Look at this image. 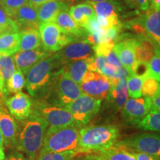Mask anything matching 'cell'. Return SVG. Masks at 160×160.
<instances>
[{"mask_svg": "<svg viewBox=\"0 0 160 160\" xmlns=\"http://www.w3.org/2000/svg\"><path fill=\"white\" fill-rule=\"evenodd\" d=\"M48 128L45 120L33 108L27 119L20 121L15 146L27 156L28 160H35L37 157Z\"/></svg>", "mask_w": 160, "mask_h": 160, "instance_id": "obj_1", "label": "cell"}, {"mask_svg": "<svg viewBox=\"0 0 160 160\" xmlns=\"http://www.w3.org/2000/svg\"><path fill=\"white\" fill-rule=\"evenodd\" d=\"M79 133V153H92L110 148L119 137V128L112 125L85 126Z\"/></svg>", "mask_w": 160, "mask_h": 160, "instance_id": "obj_2", "label": "cell"}, {"mask_svg": "<svg viewBox=\"0 0 160 160\" xmlns=\"http://www.w3.org/2000/svg\"><path fill=\"white\" fill-rule=\"evenodd\" d=\"M62 67L54 53L38 62L26 73L25 86L29 94L33 97H42L52 79Z\"/></svg>", "mask_w": 160, "mask_h": 160, "instance_id": "obj_3", "label": "cell"}, {"mask_svg": "<svg viewBox=\"0 0 160 160\" xmlns=\"http://www.w3.org/2000/svg\"><path fill=\"white\" fill-rule=\"evenodd\" d=\"M81 94L79 85L70 78L62 66L52 79L41 99L65 108Z\"/></svg>", "mask_w": 160, "mask_h": 160, "instance_id": "obj_4", "label": "cell"}, {"mask_svg": "<svg viewBox=\"0 0 160 160\" xmlns=\"http://www.w3.org/2000/svg\"><path fill=\"white\" fill-rule=\"evenodd\" d=\"M79 144V128L75 125L57 128L48 127L39 153H60L67 151L78 152Z\"/></svg>", "mask_w": 160, "mask_h": 160, "instance_id": "obj_5", "label": "cell"}, {"mask_svg": "<svg viewBox=\"0 0 160 160\" xmlns=\"http://www.w3.org/2000/svg\"><path fill=\"white\" fill-rule=\"evenodd\" d=\"M102 101L82 93L79 97L65 106L73 117L78 128L85 127L97 114L101 108Z\"/></svg>", "mask_w": 160, "mask_h": 160, "instance_id": "obj_6", "label": "cell"}, {"mask_svg": "<svg viewBox=\"0 0 160 160\" xmlns=\"http://www.w3.org/2000/svg\"><path fill=\"white\" fill-rule=\"evenodd\" d=\"M113 146L130 152L148 153L158 157L160 156V137L156 133H137L119 140Z\"/></svg>", "mask_w": 160, "mask_h": 160, "instance_id": "obj_7", "label": "cell"}, {"mask_svg": "<svg viewBox=\"0 0 160 160\" xmlns=\"http://www.w3.org/2000/svg\"><path fill=\"white\" fill-rule=\"evenodd\" d=\"M39 31L42 47L51 53L59 51L77 39L74 36L66 34L53 22L40 24Z\"/></svg>", "mask_w": 160, "mask_h": 160, "instance_id": "obj_8", "label": "cell"}, {"mask_svg": "<svg viewBox=\"0 0 160 160\" xmlns=\"http://www.w3.org/2000/svg\"><path fill=\"white\" fill-rule=\"evenodd\" d=\"M33 109L45 120L48 127H63L75 125L73 117L65 108L48 103L39 99L35 102Z\"/></svg>", "mask_w": 160, "mask_h": 160, "instance_id": "obj_9", "label": "cell"}, {"mask_svg": "<svg viewBox=\"0 0 160 160\" xmlns=\"http://www.w3.org/2000/svg\"><path fill=\"white\" fill-rule=\"evenodd\" d=\"M82 93L102 101L111 88L110 78L96 71H88L79 85Z\"/></svg>", "mask_w": 160, "mask_h": 160, "instance_id": "obj_10", "label": "cell"}, {"mask_svg": "<svg viewBox=\"0 0 160 160\" xmlns=\"http://www.w3.org/2000/svg\"><path fill=\"white\" fill-rule=\"evenodd\" d=\"M62 66L77 60L86 59L95 56L93 45L85 41H73L54 53Z\"/></svg>", "mask_w": 160, "mask_h": 160, "instance_id": "obj_11", "label": "cell"}, {"mask_svg": "<svg viewBox=\"0 0 160 160\" xmlns=\"http://www.w3.org/2000/svg\"><path fill=\"white\" fill-rule=\"evenodd\" d=\"M151 98L148 97L128 99L122 109V116L127 122L136 125L151 111Z\"/></svg>", "mask_w": 160, "mask_h": 160, "instance_id": "obj_12", "label": "cell"}, {"mask_svg": "<svg viewBox=\"0 0 160 160\" xmlns=\"http://www.w3.org/2000/svg\"><path fill=\"white\" fill-rule=\"evenodd\" d=\"M5 106L12 117L17 121L27 119L31 113L33 102L28 95L18 92L14 95L5 99Z\"/></svg>", "mask_w": 160, "mask_h": 160, "instance_id": "obj_13", "label": "cell"}, {"mask_svg": "<svg viewBox=\"0 0 160 160\" xmlns=\"http://www.w3.org/2000/svg\"><path fill=\"white\" fill-rule=\"evenodd\" d=\"M53 53L46 51L42 47L29 51H18L12 55L17 69L22 71L24 75L40 60L48 57Z\"/></svg>", "mask_w": 160, "mask_h": 160, "instance_id": "obj_14", "label": "cell"}, {"mask_svg": "<svg viewBox=\"0 0 160 160\" xmlns=\"http://www.w3.org/2000/svg\"><path fill=\"white\" fill-rule=\"evenodd\" d=\"M110 81L111 88L105 99L110 107L119 111L122 109L126 101L128 99L126 80L125 79L110 78Z\"/></svg>", "mask_w": 160, "mask_h": 160, "instance_id": "obj_15", "label": "cell"}, {"mask_svg": "<svg viewBox=\"0 0 160 160\" xmlns=\"http://www.w3.org/2000/svg\"><path fill=\"white\" fill-rule=\"evenodd\" d=\"M18 125L7 107L0 103V131L2 134L4 144L7 146H15L17 141Z\"/></svg>", "mask_w": 160, "mask_h": 160, "instance_id": "obj_16", "label": "cell"}, {"mask_svg": "<svg viewBox=\"0 0 160 160\" xmlns=\"http://www.w3.org/2000/svg\"><path fill=\"white\" fill-rule=\"evenodd\" d=\"M135 39H127L115 44L113 51L119 58L122 65L130 73L136 62L135 52Z\"/></svg>", "mask_w": 160, "mask_h": 160, "instance_id": "obj_17", "label": "cell"}, {"mask_svg": "<svg viewBox=\"0 0 160 160\" xmlns=\"http://www.w3.org/2000/svg\"><path fill=\"white\" fill-rule=\"evenodd\" d=\"M136 60L148 64L156 53L159 52V46L149 37H137L134 46Z\"/></svg>", "mask_w": 160, "mask_h": 160, "instance_id": "obj_18", "label": "cell"}, {"mask_svg": "<svg viewBox=\"0 0 160 160\" xmlns=\"http://www.w3.org/2000/svg\"><path fill=\"white\" fill-rule=\"evenodd\" d=\"M68 9V4L62 0H51L42 4L37 8L38 19L40 24L53 22L61 11Z\"/></svg>", "mask_w": 160, "mask_h": 160, "instance_id": "obj_19", "label": "cell"}, {"mask_svg": "<svg viewBox=\"0 0 160 160\" xmlns=\"http://www.w3.org/2000/svg\"><path fill=\"white\" fill-rule=\"evenodd\" d=\"M54 23L61 29V31L76 37H85L88 34L85 28L79 27L70 15L68 9L61 11L56 18Z\"/></svg>", "mask_w": 160, "mask_h": 160, "instance_id": "obj_20", "label": "cell"}, {"mask_svg": "<svg viewBox=\"0 0 160 160\" xmlns=\"http://www.w3.org/2000/svg\"><path fill=\"white\" fill-rule=\"evenodd\" d=\"M13 19L17 24L19 30L25 27L39 30L40 22L38 19L37 9L30 4L23 5L18 9Z\"/></svg>", "mask_w": 160, "mask_h": 160, "instance_id": "obj_21", "label": "cell"}, {"mask_svg": "<svg viewBox=\"0 0 160 160\" xmlns=\"http://www.w3.org/2000/svg\"><path fill=\"white\" fill-rule=\"evenodd\" d=\"M19 51L39 48L42 46L39 30L25 27L19 30Z\"/></svg>", "mask_w": 160, "mask_h": 160, "instance_id": "obj_22", "label": "cell"}, {"mask_svg": "<svg viewBox=\"0 0 160 160\" xmlns=\"http://www.w3.org/2000/svg\"><path fill=\"white\" fill-rule=\"evenodd\" d=\"M145 27L148 37L159 46L160 43V12L153 8L150 7L146 11Z\"/></svg>", "mask_w": 160, "mask_h": 160, "instance_id": "obj_23", "label": "cell"}, {"mask_svg": "<svg viewBox=\"0 0 160 160\" xmlns=\"http://www.w3.org/2000/svg\"><path fill=\"white\" fill-rule=\"evenodd\" d=\"M88 160H136L131 152L121 148L113 147L92 153L86 157Z\"/></svg>", "mask_w": 160, "mask_h": 160, "instance_id": "obj_24", "label": "cell"}, {"mask_svg": "<svg viewBox=\"0 0 160 160\" xmlns=\"http://www.w3.org/2000/svg\"><path fill=\"white\" fill-rule=\"evenodd\" d=\"M69 13L75 22L82 28H85L90 18L96 16L94 8L88 2L72 6Z\"/></svg>", "mask_w": 160, "mask_h": 160, "instance_id": "obj_25", "label": "cell"}, {"mask_svg": "<svg viewBox=\"0 0 160 160\" xmlns=\"http://www.w3.org/2000/svg\"><path fill=\"white\" fill-rule=\"evenodd\" d=\"M19 32H5L0 35V53L13 55L19 51Z\"/></svg>", "mask_w": 160, "mask_h": 160, "instance_id": "obj_26", "label": "cell"}, {"mask_svg": "<svg viewBox=\"0 0 160 160\" xmlns=\"http://www.w3.org/2000/svg\"><path fill=\"white\" fill-rule=\"evenodd\" d=\"M95 10L96 16L103 17L119 18V13L121 11V5L117 1H105L100 2H87Z\"/></svg>", "mask_w": 160, "mask_h": 160, "instance_id": "obj_27", "label": "cell"}, {"mask_svg": "<svg viewBox=\"0 0 160 160\" xmlns=\"http://www.w3.org/2000/svg\"><path fill=\"white\" fill-rule=\"evenodd\" d=\"M88 59L77 60L63 66L64 70L70 78L79 85L84 75L88 71Z\"/></svg>", "mask_w": 160, "mask_h": 160, "instance_id": "obj_28", "label": "cell"}, {"mask_svg": "<svg viewBox=\"0 0 160 160\" xmlns=\"http://www.w3.org/2000/svg\"><path fill=\"white\" fill-rule=\"evenodd\" d=\"M136 126L144 131L159 133L160 131V111L151 110Z\"/></svg>", "mask_w": 160, "mask_h": 160, "instance_id": "obj_29", "label": "cell"}, {"mask_svg": "<svg viewBox=\"0 0 160 160\" xmlns=\"http://www.w3.org/2000/svg\"><path fill=\"white\" fill-rule=\"evenodd\" d=\"M17 68H16L14 61L12 55H5L0 53V77L5 86L7 84L11 76L13 74ZM5 93V91H4ZM3 93V96H4Z\"/></svg>", "mask_w": 160, "mask_h": 160, "instance_id": "obj_30", "label": "cell"}, {"mask_svg": "<svg viewBox=\"0 0 160 160\" xmlns=\"http://www.w3.org/2000/svg\"><path fill=\"white\" fill-rule=\"evenodd\" d=\"M25 85V79L24 74L19 70L17 69L13 74L11 76L5 86V93L3 97H5L9 93H18L22 90Z\"/></svg>", "mask_w": 160, "mask_h": 160, "instance_id": "obj_31", "label": "cell"}, {"mask_svg": "<svg viewBox=\"0 0 160 160\" xmlns=\"http://www.w3.org/2000/svg\"><path fill=\"white\" fill-rule=\"evenodd\" d=\"M128 96L133 99L142 97V86L145 79L133 74H129L125 79Z\"/></svg>", "mask_w": 160, "mask_h": 160, "instance_id": "obj_32", "label": "cell"}, {"mask_svg": "<svg viewBox=\"0 0 160 160\" xmlns=\"http://www.w3.org/2000/svg\"><path fill=\"white\" fill-rule=\"evenodd\" d=\"M77 151H67L60 153H39L35 160H72L78 154Z\"/></svg>", "mask_w": 160, "mask_h": 160, "instance_id": "obj_33", "label": "cell"}, {"mask_svg": "<svg viewBox=\"0 0 160 160\" xmlns=\"http://www.w3.org/2000/svg\"><path fill=\"white\" fill-rule=\"evenodd\" d=\"M27 4H29L28 0H3L0 5L8 17L13 19L17 10Z\"/></svg>", "mask_w": 160, "mask_h": 160, "instance_id": "obj_34", "label": "cell"}, {"mask_svg": "<svg viewBox=\"0 0 160 160\" xmlns=\"http://www.w3.org/2000/svg\"><path fill=\"white\" fill-rule=\"evenodd\" d=\"M159 91V82L157 81L155 79L151 77L145 78L142 83V96L151 97Z\"/></svg>", "mask_w": 160, "mask_h": 160, "instance_id": "obj_35", "label": "cell"}, {"mask_svg": "<svg viewBox=\"0 0 160 160\" xmlns=\"http://www.w3.org/2000/svg\"><path fill=\"white\" fill-rule=\"evenodd\" d=\"M0 25L5 32H19V27L13 19L9 17L0 5Z\"/></svg>", "mask_w": 160, "mask_h": 160, "instance_id": "obj_36", "label": "cell"}, {"mask_svg": "<svg viewBox=\"0 0 160 160\" xmlns=\"http://www.w3.org/2000/svg\"><path fill=\"white\" fill-rule=\"evenodd\" d=\"M149 77L155 79L157 81L160 80V57L159 52L156 53L148 63Z\"/></svg>", "mask_w": 160, "mask_h": 160, "instance_id": "obj_37", "label": "cell"}, {"mask_svg": "<svg viewBox=\"0 0 160 160\" xmlns=\"http://www.w3.org/2000/svg\"><path fill=\"white\" fill-rule=\"evenodd\" d=\"M114 45V42H107L93 45V48L94 51L95 56H103V57H107L108 55L113 49Z\"/></svg>", "mask_w": 160, "mask_h": 160, "instance_id": "obj_38", "label": "cell"}, {"mask_svg": "<svg viewBox=\"0 0 160 160\" xmlns=\"http://www.w3.org/2000/svg\"><path fill=\"white\" fill-rule=\"evenodd\" d=\"M101 28L102 27L98 23L96 16L90 18L87 25L85 27V29L88 34H93V33H97Z\"/></svg>", "mask_w": 160, "mask_h": 160, "instance_id": "obj_39", "label": "cell"}, {"mask_svg": "<svg viewBox=\"0 0 160 160\" xmlns=\"http://www.w3.org/2000/svg\"><path fill=\"white\" fill-rule=\"evenodd\" d=\"M107 59L108 62L110 65L114 66V67L117 68H119L122 67L121 62H120L119 58H118L117 55L116 54V53L113 51V49L111 51V53L108 55V57H106Z\"/></svg>", "mask_w": 160, "mask_h": 160, "instance_id": "obj_40", "label": "cell"}, {"mask_svg": "<svg viewBox=\"0 0 160 160\" xmlns=\"http://www.w3.org/2000/svg\"><path fill=\"white\" fill-rule=\"evenodd\" d=\"M131 153L134 156L136 160H159V157L148 153H137V152H131Z\"/></svg>", "mask_w": 160, "mask_h": 160, "instance_id": "obj_41", "label": "cell"}, {"mask_svg": "<svg viewBox=\"0 0 160 160\" xmlns=\"http://www.w3.org/2000/svg\"><path fill=\"white\" fill-rule=\"evenodd\" d=\"M151 98V110L156 111H160V91L156 93Z\"/></svg>", "mask_w": 160, "mask_h": 160, "instance_id": "obj_42", "label": "cell"}, {"mask_svg": "<svg viewBox=\"0 0 160 160\" xmlns=\"http://www.w3.org/2000/svg\"><path fill=\"white\" fill-rule=\"evenodd\" d=\"M5 160H26L25 157H24L23 154L17 151L12 152L10 153V155Z\"/></svg>", "mask_w": 160, "mask_h": 160, "instance_id": "obj_43", "label": "cell"}, {"mask_svg": "<svg viewBox=\"0 0 160 160\" xmlns=\"http://www.w3.org/2000/svg\"><path fill=\"white\" fill-rule=\"evenodd\" d=\"M137 7L142 11H146L150 8V0H135Z\"/></svg>", "mask_w": 160, "mask_h": 160, "instance_id": "obj_44", "label": "cell"}, {"mask_svg": "<svg viewBox=\"0 0 160 160\" xmlns=\"http://www.w3.org/2000/svg\"><path fill=\"white\" fill-rule=\"evenodd\" d=\"M49 1H51V0H28L30 5L33 6V8H35L36 9H37L38 7H39L40 5H42V4Z\"/></svg>", "mask_w": 160, "mask_h": 160, "instance_id": "obj_45", "label": "cell"}, {"mask_svg": "<svg viewBox=\"0 0 160 160\" xmlns=\"http://www.w3.org/2000/svg\"><path fill=\"white\" fill-rule=\"evenodd\" d=\"M150 7L153 8L157 11H159L160 0H150Z\"/></svg>", "mask_w": 160, "mask_h": 160, "instance_id": "obj_46", "label": "cell"}, {"mask_svg": "<svg viewBox=\"0 0 160 160\" xmlns=\"http://www.w3.org/2000/svg\"><path fill=\"white\" fill-rule=\"evenodd\" d=\"M123 2L130 8H137V5L136 3L135 0H123Z\"/></svg>", "mask_w": 160, "mask_h": 160, "instance_id": "obj_47", "label": "cell"}, {"mask_svg": "<svg viewBox=\"0 0 160 160\" xmlns=\"http://www.w3.org/2000/svg\"><path fill=\"white\" fill-rule=\"evenodd\" d=\"M4 91H5V86H4L1 77H0V94L2 96V97H3Z\"/></svg>", "mask_w": 160, "mask_h": 160, "instance_id": "obj_48", "label": "cell"}, {"mask_svg": "<svg viewBox=\"0 0 160 160\" xmlns=\"http://www.w3.org/2000/svg\"><path fill=\"white\" fill-rule=\"evenodd\" d=\"M5 155L4 153L3 148L0 147V160H5Z\"/></svg>", "mask_w": 160, "mask_h": 160, "instance_id": "obj_49", "label": "cell"}, {"mask_svg": "<svg viewBox=\"0 0 160 160\" xmlns=\"http://www.w3.org/2000/svg\"><path fill=\"white\" fill-rule=\"evenodd\" d=\"M3 145H4L3 137H2V134L1 131H0V147L3 148Z\"/></svg>", "mask_w": 160, "mask_h": 160, "instance_id": "obj_50", "label": "cell"}, {"mask_svg": "<svg viewBox=\"0 0 160 160\" xmlns=\"http://www.w3.org/2000/svg\"><path fill=\"white\" fill-rule=\"evenodd\" d=\"M105 1H113V0H88V2H100Z\"/></svg>", "mask_w": 160, "mask_h": 160, "instance_id": "obj_51", "label": "cell"}, {"mask_svg": "<svg viewBox=\"0 0 160 160\" xmlns=\"http://www.w3.org/2000/svg\"><path fill=\"white\" fill-rule=\"evenodd\" d=\"M5 33V31L1 27V25H0V35L2 34V33Z\"/></svg>", "mask_w": 160, "mask_h": 160, "instance_id": "obj_52", "label": "cell"}, {"mask_svg": "<svg viewBox=\"0 0 160 160\" xmlns=\"http://www.w3.org/2000/svg\"><path fill=\"white\" fill-rule=\"evenodd\" d=\"M3 1V0H0V2H2Z\"/></svg>", "mask_w": 160, "mask_h": 160, "instance_id": "obj_53", "label": "cell"}, {"mask_svg": "<svg viewBox=\"0 0 160 160\" xmlns=\"http://www.w3.org/2000/svg\"><path fill=\"white\" fill-rule=\"evenodd\" d=\"M0 97H2V96L1 94H0Z\"/></svg>", "mask_w": 160, "mask_h": 160, "instance_id": "obj_54", "label": "cell"}, {"mask_svg": "<svg viewBox=\"0 0 160 160\" xmlns=\"http://www.w3.org/2000/svg\"><path fill=\"white\" fill-rule=\"evenodd\" d=\"M85 160H88V159H86V158H85Z\"/></svg>", "mask_w": 160, "mask_h": 160, "instance_id": "obj_55", "label": "cell"}]
</instances>
